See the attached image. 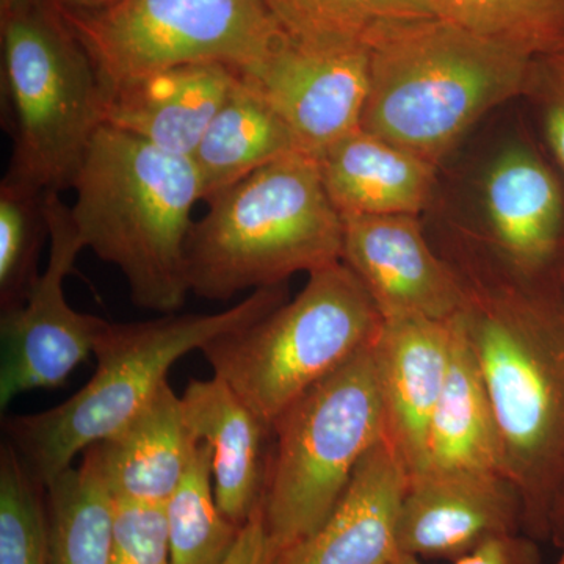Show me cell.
Returning <instances> with one entry per match:
<instances>
[{
  "label": "cell",
  "instance_id": "cell-27",
  "mask_svg": "<svg viewBox=\"0 0 564 564\" xmlns=\"http://www.w3.org/2000/svg\"><path fill=\"white\" fill-rule=\"evenodd\" d=\"M47 192L7 170L0 182V313L21 306L40 278L50 240Z\"/></svg>",
  "mask_w": 564,
  "mask_h": 564
},
{
  "label": "cell",
  "instance_id": "cell-26",
  "mask_svg": "<svg viewBox=\"0 0 564 564\" xmlns=\"http://www.w3.org/2000/svg\"><path fill=\"white\" fill-rule=\"evenodd\" d=\"M430 13L521 52L547 54L564 41V0H423Z\"/></svg>",
  "mask_w": 564,
  "mask_h": 564
},
{
  "label": "cell",
  "instance_id": "cell-25",
  "mask_svg": "<svg viewBox=\"0 0 564 564\" xmlns=\"http://www.w3.org/2000/svg\"><path fill=\"white\" fill-rule=\"evenodd\" d=\"M289 40L310 46L364 44L386 22L433 17L423 0H265Z\"/></svg>",
  "mask_w": 564,
  "mask_h": 564
},
{
  "label": "cell",
  "instance_id": "cell-29",
  "mask_svg": "<svg viewBox=\"0 0 564 564\" xmlns=\"http://www.w3.org/2000/svg\"><path fill=\"white\" fill-rule=\"evenodd\" d=\"M110 564H173L165 505L115 502Z\"/></svg>",
  "mask_w": 564,
  "mask_h": 564
},
{
  "label": "cell",
  "instance_id": "cell-34",
  "mask_svg": "<svg viewBox=\"0 0 564 564\" xmlns=\"http://www.w3.org/2000/svg\"><path fill=\"white\" fill-rule=\"evenodd\" d=\"M36 0H0V14L13 13V11L25 9Z\"/></svg>",
  "mask_w": 564,
  "mask_h": 564
},
{
  "label": "cell",
  "instance_id": "cell-14",
  "mask_svg": "<svg viewBox=\"0 0 564 564\" xmlns=\"http://www.w3.org/2000/svg\"><path fill=\"white\" fill-rule=\"evenodd\" d=\"M455 317L383 321L372 344L386 441L410 478L425 473L430 423L451 370Z\"/></svg>",
  "mask_w": 564,
  "mask_h": 564
},
{
  "label": "cell",
  "instance_id": "cell-3",
  "mask_svg": "<svg viewBox=\"0 0 564 564\" xmlns=\"http://www.w3.org/2000/svg\"><path fill=\"white\" fill-rule=\"evenodd\" d=\"M70 215L85 248L111 263L141 310L174 314L191 289L185 245L203 202L191 158L102 126L74 181Z\"/></svg>",
  "mask_w": 564,
  "mask_h": 564
},
{
  "label": "cell",
  "instance_id": "cell-33",
  "mask_svg": "<svg viewBox=\"0 0 564 564\" xmlns=\"http://www.w3.org/2000/svg\"><path fill=\"white\" fill-rule=\"evenodd\" d=\"M66 13H96L120 2V0H52Z\"/></svg>",
  "mask_w": 564,
  "mask_h": 564
},
{
  "label": "cell",
  "instance_id": "cell-31",
  "mask_svg": "<svg viewBox=\"0 0 564 564\" xmlns=\"http://www.w3.org/2000/svg\"><path fill=\"white\" fill-rule=\"evenodd\" d=\"M540 543L524 533L497 538L456 560L454 564H541ZM391 564H422L414 555L399 554Z\"/></svg>",
  "mask_w": 564,
  "mask_h": 564
},
{
  "label": "cell",
  "instance_id": "cell-30",
  "mask_svg": "<svg viewBox=\"0 0 564 564\" xmlns=\"http://www.w3.org/2000/svg\"><path fill=\"white\" fill-rule=\"evenodd\" d=\"M527 93L540 104L545 139L564 169V41L534 58Z\"/></svg>",
  "mask_w": 564,
  "mask_h": 564
},
{
  "label": "cell",
  "instance_id": "cell-28",
  "mask_svg": "<svg viewBox=\"0 0 564 564\" xmlns=\"http://www.w3.org/2000/svg\"><path fill=\"white\" fill-rule=\"evenodd\" d=\"M0 564H51L46 488L9 441L0 447Z\"/></svg>",
  "mask_w": 564,
  "mask_h": 564
},
{
  "label": "cell",
  "instance_id": "cell-6",
  "mask_svg": "<svg viewBox=\"0 0 564 564\" xmlns=\"http://www.w3.org/2000/svg\"><path fill=\"white\" fill-rule=\"evenodd\" d=\"M2 122L9 172L41 191H73L109 95L90 54L52 0L0 14Z\"/></svg>",
  "mask_w": 564,
  "mask_h": 564
},
{
  "label": "cell",
  "instance_id": "cell-8",
  "mask_svg": "<svg viewBox=\"0 0 564 564\" xmlns=\"http://www.w3.org/2000/svg\"><path fill=\"white\" fill-rule=\"evenodd\" d=\"M273 432L262 510L280 554L323 524L364 456L386 440L372 344L304 392Z\"/></svg>",
  "mask_w": 564,
  "mask_h": 564
},
{
  "label": "cell",
  "instance_id": "cell-17",
  "mask_svg": "<svg viewBox=\"0 0 564 564\" xmlns=\"http://www.w3.org/2000/svg\"><path fill=\"white\" fill-rule=\"evenodd\" d=\"M181 400L193 436L212 448L217 502L223 513L243 527L263 505L273 456V426L215 375L209 380H192Z\"/></svg>",
  "mask_w": 564,
  "mask_h": 564
},
{
  "label": "cell",
  "instance_id": "cell-22",
  "mask_svg": "<svg viewBox=\"0 0 564 564\" xmlns=\"http://www.w3.org/2000/svg\"><path fill=\"white\" fill-rule=\"evenodd\" d=\"M295 151L300 150L291 129L239 70L228 98L191 158L202 184L203 202Z\"/></svg>",
  "mask_w": 564,
  "mask_h": 564
},
{
  "label": "cell",
  "instance_id": "cell-15",
  "mask_svg": "<svg viewBox=\"0 0 564 564\" xmlns=\"http://www.w3.org/2000/svg\"><path fill=\"white\" fill-rule=\"evenodd\" d=\"M408 481L402 459L381 441L358 464L323 524L280 552L274 564H391L400 554L397 524Z\"/></svg>",
  "mask_w": 564,
  "mask_h": 564
},
{
  "label": "cell",
  "instance_id": "cell-5",
  "mask_svg": "<svg viewBox=\"0 0 564 564\" xmlns=\"http://www.w3.org/2000/svg\"><path fill=\"white\" fill-rule=\"evenodd\" d=\"M288 302L285 284L259 289L217 314H163L110 323L96 344L91 380L66 402L35 414L9 415L3 432L29 473L46 488L74 459L121 430L150 403L170 369L223 334L237 332Z\"/></svg>",
  "mask_w": 564,
  "mask_h": 564
},
{
  "label": "cell",
  "instance_id": "cell-4",
  "mask_svg": "<svg viewBox=\"0 0 564 564\" xmlns=\"http://www.w3.org/2000/svg\"><path fill=\"white\" fill-rule=\"evenodd\" d=\"M185 245L191 293L228 302L343 261V215L317 159L295 151L207 202Z\"/></svg>",
  "mask_w": 564,
  "mask_h": 564
},
{
  "label": "cell",
  "instance_id": "cell-35",
  "mask_svg": "<svg viewBox=\"0 0 564 564\" xmlns=\"http://www.w3.org/2000/svg\"><path fill=\"white\" fill-rule=\"evenodd\" d=\"M564 538V505L562 511H560L558 518H556L554 538H552V543L558 547L560 543H562Z\"/></svg>",
  "mask_w": 564,
  "mask_h": 564
},
{
  "label": "cell",
  "instance_id": "cell-11",
  "mask_svg": "<svg viewBox=\"0 0 564 564\" xmlns=\"http://www.w3.org/2000/svg\"><path fill=\"white\" fill-rule=\"evenodd\" d=\"M240 73L272 104L299 150L315 159L361 129L369 91L364 44L310 46L284 36L265 61Z\"/></svg>",
  "mask_w": 564,
  "mask_h": 564
},
{
  "label": "cell",
  "instance_id": "cell-7",
  "mask_svg": "<svg viewBox=\"0 0 564 564\" xmlns=\"http://www.w3.org/2000/svg\"><path fill=\"white\" fill-rule=\"evenodd\" d=\"M383 317L343 261L310 274L293 300L203 348L221 378L274 425L304 392L373 344Z\"/></svg>",
  "mask_w": 564,
  "mask_h": 564
},
{
  "label": "cell",
  "instance_id": "cell-10",
  "mask_svg": "<svg viewBox=\"0 0 564 564\" xmlns=\"http://www.w3.org/2000/svg\"><path fill=\"white\" fill-rule=\"evenodd\" d=\"M46 215V269L21 306L0 314L2 410L22 393L62 388L74 370L90 358L109 325L96 315L73 310L66 300L63 284L85 243L61 193L47 192Z\"/></svg>",
  "mask_w": 564,
  "mask_h": 564
},
{
  "label": "cell",
  "instance_id": "cell-32",
  "mask_svg": "<svg viewBox=\"0 0 564 564\" xmlns=\"http://www.w3.org/2000/svg\"><path fill=\"white\" fill-rule=\"evenodd\" d=\"M276 556L278 551L267 533L261 508L243 525L239 541L225 564H274Z\"/></svg>",
  "mask_w": 564,
  "mask_h": 564
},
{
  "label": "cell",
  "instance_id": "cell-24",
  "mask_svg": "<svg viewBox=\"0 0 564 564\" xmlns=\"http://www.w3.org/2000/svg\"><path fill=\"white\" fill-rule=\"evenodd\" d=\"M173 564H225L239 541L237 525L217 502L212 448L199 441L191 469L165 503Z\"/></svg>",
  "mask_w": 564,
  "mask_h": 564
},
{
  "label": "cell",
  "instance_id": "cell-1",
  "mask_svg": "<svg viewBox=\"0 0 564 564\" xmlns=\"http://www.w3.org/2000/svg\"><path fill=\"white\" fill-rule=\"evenodd\" d=\"M444 256V254H443ZM464 291L467 343L491 399L522 533L552 543L564 505V270L525 274L491 245L444 256Z\"/></svg>",
  "mask_w": 564,
  "mask_h": 564
},
{
  "label": "cell",
  "instance_id": "cell-20",
  "mask_svg": "<svg viewBox=\"0 0 564 564\" xmlns=\"http://www.w3.org/2000/svg\"><path fill=\"white\" fill-rule=\"evenodd\" d=\"M317 162L343 217H419L432 198L436 165L362 129L323 151Z\"/></svg>",
  "mask_w": 564,
  "mask_h": 564
},
{
  "label": "cell",
  "instance_id": "cell-36",
  "mask_svg": "<svg viewBox=\"0 0 564 564\" xmlns=\"http://www.w3.org/2000/svg\"><path fill=\"white\" fill-rule=\"evenodd\" d=\"M560 551H562V554H560L558 560H556L555 564H564V538L562 543L558 545Z\"/></svg>",
  "mask_w": 564,
  "mask_h": 564
},
{
  "label": "cell",
  "instance_id": "cell-18",
  "mask_svg": "<svg viewBox=\"0 0 564 564\" xmlns=\"http://www.w3.org/2000/svg\"><path fill=\"white\" fill-rule=\"evenodd\" d=\"M237 77L239 69L218 62L155 70L109 93L106 124L192 158Z\"/></svg>",
  "mask_w": 564,
  "mask_h": 564
},
{
  "label": "cell",
  "instance_id": "cell-23",
  "mask_svg": "<svg viewBox=\"0 0 564 564\" xmlns=\"http://www.w3.org/2000/svg\"><path fill=\"white\" fill-rule=\"evenodd\" d=\"M46 485L51 564H110L115 499L95 447Z\"/></svg>",
  "mask_w": 564,
  "mask_h": 564
},
{
  "label": "cell",
  "instance_id": "cell-9",
  "mask_svg": "<svg viewBox=\"0 0 564 564\" xmlns=\"http://www.w3.org/2000/svg\"><path fill=\"white\" fill-rule=\"evenodd\" d=\"M63 13L107 95L187 63L218 62L247 70L265 61L285 36L265 0H120L96 13Z\"/></svg>",
  "mask_w": 564,
  "mask_h": 564
},
{
  "label": "cell",
  "instance_id": "cell-2",
  "mask_svg": "<svg viewBox=\"0 0 564 564\" xmlns=\"http://www.w3.org/2000/svg\"><path fill=\"white\" fill-rule=\"evenodd\" d=\"M362 131L437 165L488 111L525 95L534 58L436 17L369 36Z\"/></svg>",
  "mask_w": 564,
  "mask_h": 564
},
{
  "label": "cell",
  "instance_id": "cell-13",
  "mask_svg": "<svg viewBox=\"0 0 564 564\" xmlns=\"http://www.w3.org/2000/svg\"><path fill=\"white\" fill-rule=\"evenodd\" d=\"M522 533V502L505 475L422 474L400 507V554L456 562L497 538Z\"/></svg>",
  "mask_w": 564,
  "mask_h": 564
},
{
  "label": "cell",
  "instance_id": "cell-12",
  "mask_svg": "<svg viewBox=\"0 0 564 564\" xmlns=\"http://www.w3.org/2000/svg\"><path fill=\"white\" fill-rule=\"evenodd\" d=\"M343 262L383 321H451L464 304L462 282L434 251L415 215L343 217Z\"/></svg>",
  "mask_w": 564,
  "mask_h": 564
},
{
  "label": "cell",
  "instance_id": "cell-21",
  "mask_svg": "<svg viewBox=\"0 0 564 564\" xmlns=\"http://www.w3.org/2000/svg\"><path fill=\"white\" fill-rule=\"evenodd\" d=\"M423 474L503 475L496 414L459 314L451 370L430 423Z\"/></svg>",
  "mask_w": 564,
  "mask_h": 564
},
{
  "label": "cell",
  "instance_id": "cell-19",
  "mask_svg": "<svg viewBox=\"0 0 564 564\" xmlns=\"http://www.w3.org/2000/svg\"><path fill=\"white\" fill-rule=\"evenodd\" d=\"M198 444L181 397L166 381L135 417L93 447L115 502L165 505Z\"/></svg>",
  "mask_w": 564,
  "mask_h": 564
},
{
  "label": "cell",
  "instance_id": "cell-16",
  "mask_svg": "<svg viewBox=\"0 0 564 564\" xmlns=\"http://www.w3.org/2000/svg\"><path fill=\"white\" fill-rule=\"evenodd\" d=\"M486 242L525 274L564 270L563 196L554 174L522 144L507 148L485 181Z\"/></svg>",
  "mask_w": 564,
  "mask_h": 564
}]
</instances>
